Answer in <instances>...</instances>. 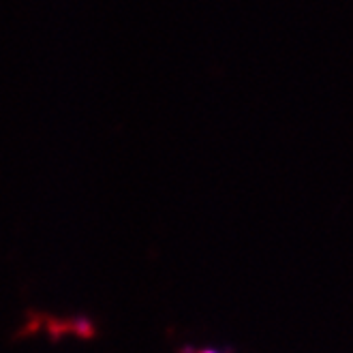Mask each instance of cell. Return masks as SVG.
<instances>
[{
	"label": "cell",
	"instance_id": "1",
	"mask_svg": "<svg viewBox=\"0 0 353 353\" xmlns=\"http://www.w3.org/2000/svg\"><path fill=\"white\" fill-rule=\"evenodd\" d=\"M69 323H71V332L75 336H79V339H92L94 336V325H92V321L90 319H86V317H77V319H69Z\"/></svg>",
	"mask_w": 353,
	"mask_h": 353
},
{
	"label": "cell",
	"instance_id": "2",
	"mask_svg": "<svg viewBox=\"0 0 353 353\" xmlns=\"http://www.w3.org/2000/svg\"><path fill=\"white\" fill-rule=\"evenodd\" d=\"M182 353H195V351H182ZM197 353H216V351H212V349H205V351H197Z\"/></svg>",
	"mask_w": 353,
	"mask_h": 353
}]
</instances>
